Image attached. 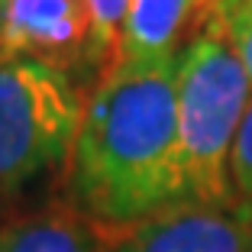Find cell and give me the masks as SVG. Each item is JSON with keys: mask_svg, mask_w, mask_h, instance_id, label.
I'll use <instances>...</instances> for the list:
<instances>
[{"mask_svg": "<svg viewBox=\"0 0 252 252\" xmlns=\"http://www.w3.org/2000/svg\"><path fill=\"white\" fill-rule=\"evenodd\" d=\"M65 200L113 233L185 200L178 62H123L88 94Z\"/></svg>", "mask_w": 252, "mask_h": 252, "instance_id": "cell-1", "label": "cell"}, {"mask_svg": "<svg viewBox=\"0 0 252 252\" xmlns=\"http://www.w3.org/2000/svg\"><path fill=\"white\" fill-rule=\"evenodd\" d=\"M84 104L65 74L0 59V220L65 200Z\"/></svg>", "mask_w": 252, "mask_h": 252, "instance_id": "cell-2", "label": "cell"}, {"mask_svg": "<svg viewBox=\"0 0 252 252\" xmlns=\"http://www.w3.org/2000/svg\"><path fill=\"white\" fill-rule=\"evenodd\" d=\"M252 100L246 68L233 52L226 26L191 42L178 59V146L185 200L236 207L233 149Z\"/></svg>", "mask_w": 252, "mask_h": 252, "instance_id": "cell-3", "label": "cell"}, {"mask_svg": "<svg viewBox=\"0 0 252 252\" xmlns=\"http://www.w3.org/2000/svg\"><path fill=\"white\" fill-rule=\"evenodd\" d=\"M0 59L39 62L65 74L84 94L100 84L84 0H10L0 32Z\"/></svg>", "mask_w": 252, "mask_h": 252, "instance_id": "cell-4", "label": "cell"}, {"mask_svg": "<svg viewBox=\"0 0 252 252\" xmlns=\"http://www.w3.org/2000/svg\"><path fill=\"white\" fill-rule=\"evenodd\" d=\"M110 252H252V223L236 207L181 200L117 230Z\"/></svg>", "mask_w": 252, "mask_h": 252, "instance_id": "cell-5", "label": "cell"}, {"mask_svg": "<svg viewBox=\"0 0 252 252\" xmlns=\"http://www.w3.org/2000/svg\"><path fill=\"white\" fill-rule=\"evenodd\" d=\"M236 0H129L123 62H178L191 42L226 26Z\"/></svg>", "mask_w": 252, "mask_h": 252, "instance_id": "cell-6", "label": "cell"}, {"mask_svg": "<svg viewBox=\"0 0 252 252\" xmlns=\"http://www.w3.org/2000/svg\"><path fill=\"white\" fill-rule=\"evenodd\" d=\"M113 230L74 210L68 200L0 220V252H110Z\"/></svg>", "mask_w": 252, "mask_h": 252, "instance_id": "cell-7", "label": "cell"}, {"mask_svg": "<svg viewBox=\"0 0 252 252\" xmlns=\"http://www.w3.org/2000/svg\"><path fill=\"white\" fill-rule=\"evenodd\" d=\"M84 7L91 16L94 55L104 81L113 68L123 65V23L129 13V0H84Z\"/></svg>", "mask_w": 252, "mask_h": 252, "instance_id": "cell-8", "label": "cell"}, {"mask_svg": "<svg viewBox=\"0 0 252 252\" xmlns=\"http://www.w3.org/2000/svg\"><path fill=\"white\" fill-rule=\"evenodd\" d=\"M233 197H236V210L252 223V100L233 149Z\"/></svg>", "mask_w": 252, "mask_h": 252, "instance_id": "cell-9", "label": "cell"}, {"mask_svg": "<svg viewBox=\"0 0 252 252\" xmlns=\"http://www.w3.org/2000/svg\"><path fill=\"white\" fill-rule=\"evenodd\" d=\"M226 39L252 84V0H236V7L226 20Z\"/></svg>", "mask_w": 252, "mask_h": 252, "instance_id": "cell-10", "label": "cell"}, {"mask_svg": "<svg viewBox=\"0 0 252 252\" xmlns=\"http://www.w3.org/2000/svg\"><path fill=\"white\" fill-rule=\"evenodd\" d=\"M7 10H10V0H0V32H3V23H7Z\"/></svg>", "mask_w": 252, "mask_h": 252, "instance_id": "cell-11", "label": "cell"}]
</instances>
